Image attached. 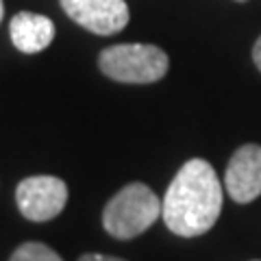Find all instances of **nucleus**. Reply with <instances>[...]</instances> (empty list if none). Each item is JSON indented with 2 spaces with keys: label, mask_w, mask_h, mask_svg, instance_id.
<instances>
[{
  "label": "nucleus",
  "mask_w": 261,
  "mask_h": 261,
  "mask_svg": "<svg viewBox=\"0 0 261 261\" xmlns=\"http://www.w3.org/2000/svg\"><path fill=\"white\" fill-rule=\"evenodd\" d=\"M222 211V185L214 166L190 159L178 170L161 200V218L174 235L198 238L218 222Z\"/></svg>",
  "instance_id": "1"
},
{
  "label": "nucleus",
  "mask_w": 261,
  "mask_h": 261,
  "mask_svg": "<svg viewBox=\"0 0 261 261\" xmlns=\"http://www.w3.org/2000/svg\"><path fill=\"white\" fill-rule=\"evenodd\" d=\"M159 216V196L144 183H128L105 205L102 226L116 240H133L148 231Z\"/></svg>",
  "instance_id": "2"
},
{
  "label": "nucleus",
  "mask_w": 261,
  "mask_h": 261,
  "mask_svg": "<svg viewBox=\"0 0 261 261\" xmlns=\"http://www.w3.org/2000/svg\"><path fill=\"white\" fill-rule=\"evenodd\" d=\"M102 74L118 83H154L168 74L170 59L159 46L118 44L100 53Z\"/></svg>",
  "instance_id": "3"
},
{
  "label": "nucleus",
  "mask_w": 261,
  "mask_h": 261,
  "mask_svg": "<svg viewBox=\"0 0 261 261\" xmlns=\"http://www.w3.org/2000/svg\"><path fill=\"white\" fill-rule=\"evenodd\" d=\"M20 214L31 222H48L63 211L68 202V185L50 174L29 176L15 190Z\"/></svg>",
  "instance_id": "4"
},
{
  "label": "nucleus",
  "mask_w": 261,
  "mask_h": 261,
  "mask_svg": "<svg viewBox=\"0 0 261 261\" xmlns=\"http://www.w3.org/2000/svg\"><path fill=\"white\" fill-rule=\"evenodd\" d=\"M63 11L96 35H116L128 24L124 0H61Z\"/></svg>",
  "instance_id": "5"
},
{
  "label": "nucleus",
  "mask_w": 261,
  "mask_h": 261,
  "mask_svg": "<svg viewBox=\"0 0 261 261\" xmlns=\"http://www.w3.org/2000/svg\"><path fill=\"white\" fill-rule=\"evenodd\" d=\"M224 187L235 202H250L261 196V146L244 144L226 166Z\"/></svg>",
  "instance_id": "6"
},
{
  "label": "nucleus",
  "mask_w": 261,
  "mask_h": 261,
  "mask_svg": "<svg viewBox=\"0 0 261 261\" xmlns=\"http://www.w3.org/2000/svg\"><path fill=\"white\" fill-rule=\"evenodd\" d=\"M9 35L20 53L35 55L46 50L55 39V24L50 18L31 11H20L11 18Z\"/></svg>",
  "instance_id": "7"
},
{
  "label": "nucleus",
  "mask_w": 261,
  "mask_h": 261,
  "mask_svg": "<svg viewBox=\"0 0 261 261\" xmlns=\"http://www.w3.org/2000/svg\"><path fill=\"white\" fill-rule=\"evenodd\" d=\"M9 261H63L57 252L39 242H27L13 250Z\"/></svg>",
  "instance_id": "8"
},
{
  "label": "nucleus",
  "mask_w": 261,
  "mask_h": 261,
  "mask_svg": "<svg viewBox=\"0 0 261 261\" xmlns=\"http://www.w3.org/2000/svg\"><path fill=\"white\" fill-rule=\"evenodd\" d=\"M79 261H124L120 257H109V255H96V252H89V255H83Z\"/></svg>",
  "instance_id": "9"
},
{
  "label": "nucleus",
  "mask_w": 261,
  "mask_h": 261,
  "mask_svg": "<svg viewBox=\"0 0 261 261\" xmlns=\"http://www.w3.org/2000/svg\"><path fill=\"white\" fill-rule=\"evenodd\" d=\"M252 59H255V65H257L259 72H261V37L255 42V48H252Z\"/></svg>",
  "instance_id": "10"
},
{
  "label": "nucleus",
  "mask_w": 261,
  "mask_h": 261,
  "mask_svg": "<svg viewBox=\"0 0 261 261\" xmlns=\"http://www.w3.org/2000/svg\"><path fill=\"white\" fill-rule=\"evenodd\" d=\"M3 15H5V5H3V0H0V22H3Z\"/></svg>",
  "instance_id": "11"
},
{
  "label": "nucleus",
  "mask_w": 261,
  "mask_h": 261,
  "mask_svg": "<svg viewBox=\"0 0 261 261\" xmlns=\"http://www.w3.org/2000/svg\"><path fill=\"white\" fill-rule=\"evenodd\" d=\"M238 3H246V0H238Z\"/></svg>",
  "instance_id": "12"
}]
</instances>
